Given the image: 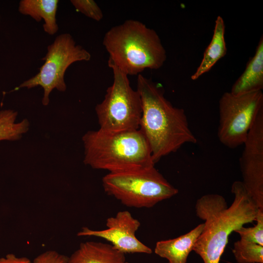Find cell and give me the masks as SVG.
I'll return each mask as SVG.
<instances>
[{"label": "cell", "instance_id": "cell-1", "mask_svg": "<svg viewBox=\"0 0 263 263\" xmlns=\"http://www.w3.org/2000/svg\"><path fill=\"white\" fill-rule=\"evenodd\" d=\"M231 191L234 197L230 207L218 194L204 195L196 202V215L205 222L193 251L204 263H220L230 234L256 221L260 210L242 181L234 182Z\"/></svg>", "mask_w": 263, "mask_h": 263}, {"label": "cell", "instance_id": "cell-2", "mask_svg": "<svg viewBox=\"0 0 263 263\" xmlns=\"http://www.w3.org/2000/svg\"><path fill=\"white\" fill-rule=\"evenodd\" d=\"M136 90L142 107L139 129L150 145L155 164L185 144L197 143L184 110L174 107L165 97L161 84L139 74Z\"/></svg>", "mask_w": 263, "mask_h": 263}, {"label": "cell", "instance_id": "cell-3", "mask_svg": "<svg viewBox=\"0 0 263 263\" xmlns=\"http://www.w3.org/2000/svg\"><path fill=\"white\" fill-rule=\"evenodd\" d=\"M84 163L92 168L116 173L153 167L150 145L141 131H89L82 137Z\"/></svg>", "mask_w": 263, "mask_h": 263}, {"label": "cell", "instance_id": "cell-4", "mask_svg": "<svg viewBox=\"0 0 263 263\" xmlns=\"http://www.w3.org/2000/svg\"><path fill=\"white\" fill-rule=\"evenodd\" d=\"M103 44L109 55L108 64L127 75H136L146 69H158L167 59L161 39L142 22L128 19L105 34Z\"/></svg>", "mask_w": 263, "mask_h": 263}, {"label": "cell", "instance_id": "cell-5", "mask_svg": "<svg viewBox=\"0 0 263 263\" xmlns=\"http://www.w3.org/2000/svg\"><path fill=\"white\" fill-rule=\"evenodd\" d=\"M104 191L129 207L150 208L177 194L154 166L128 171L108 173L102 178Z\"/></svg>", "mask_w": 263, "mask_h": 263}, {"label": "cell", "instance_id": "cell-6", "mask_svg": "<svg viewBox=\"0 0 263 263\" xmlns=\"http://www.w3.org/2000/svg\"><path fill=\"white\" fill-rule=\"evenodd\" d=\"M108 65L113 81L95 108L99 129L109 132L138 130L142 113L140 94L131 86L128 75L114 65Z\"/></svg>", "mask_w": 263, "mask_h": 263}, {"label": "cell", "instance_id": "cell-7", "mask_svg": "<svg viewBox=\"0 0 263 263\" xmlns=\"http://www.w3.org/2000/svg\"><path fill=\"white\" fill-rule=\"evenodd\" d=\"M91 58L90 53L76 44L70 34L59 35L48 46L47 53L42 58L44 63L39 68V72L24 81L15 90L41 86L43 89L42 103L47 106L49 103V96L52 90L56 89L62 92L66 91L64 75L68 67L75 62L88 61Z\"/></svg>", "mask_w": 263, "mask_h": 263}, {"label": "cell", "instance_id": "cell-8", "mask_svg": "<svg viewBox=\"0 0 263 263\" xmlns=\"http://www.w3.org/2000/svg\"><path fill=\"white\" fill-rule=\"evenodd\" d=\"M263 110L262 91L239 95L225 92L219 101L217 135L221 143L231 149L243 145Z\"/></svg>", "mask_w": 263, "mask_h": 263}, {"label": "cell", "instance_id": "cell-9", "mask_svg": "<svg viewBox=\"0 0 263 263\" xmlns=\"http://www.w3.org/2000/svg\"><path fill=\"white\" fill-rule=\"evenodd\" d=\"M239 159L243 183L258 208L263 211V110L244 142Z\"/></svg>", "mask_w": 263, "mask_h": 263}, {"label": "cell", "instance_id": "cell-10", "mask_svg": "<svg viewBox=\"0 0 263 263\" xmlns=\"http://www.w3.org/2000/svg\"><path fill=\"white\" fill-rule=\"evenodd\" d=\"M107 228L94 230L83 227L77 233L78 236H94L104 239L111 243L117 250L124 253L150 254L151 249L141 242L136 237L140 226V222L127 210L118 212L106 221Z\"/></svg>", "mask_w": 263, "mask_h": 263}, {"label": "cell", "instance_id": "cell-11", "mask_svg": "<svg viewBox=\"0 0 263 263\" xmlns=\"http://www.w3.org/2000/svg\"><path fill=\"white\" fill-rule=\"evenodd\" d=\"M200 224L188 232L177 238L158 241L154 252L169 263H186L188 257L203 228Z\"/></svg>", "mask_w": 263, "mask_h": 263}, {"label": "cell", "instance_id": "cell-12", "mask_svg": "<svg viewBox=\"0 0 263 263\" xmlns=\"http://www.w3.org/2000/svg\"><path fill=\"white\" fill-rule=\"evenodd\" d=\"M125 260V254L112 244L87 241L80 244L67 263H123Z\"/></svg>", "mask_w": 263, "mask_h": 263}, {"label": "cell", "instance_id": "cell-13", "mask_svg": "<svg viewBox=\"0 0 263 263\" xmlns=\"http://www.w3.org/2000/svg\"><path fill=\"white\" fill-rule=\"evenodd\" d=\"M263 89V37H261L254 55L232 86L230 93L239 95Z\"/></svg>", "mask_w": 263, "mask_h": 263}, {"label": "cell", "instance_id": "cell-14", "mask_svg": "<svg viewBox=\"0 0 263 263\" xmlns=\"http://www.w3.org/2000/svg\"><path fill=\"white\" fill-rule=\"evenodd\" d=\"M58 3L57 0H22L19 3V11L37 22L43 19L44 31L54 35L58 29L56 19Z\"/></svg>", "mask_w": 263, "mask_h": 263}, {"label": "cell", "instance_id": "cell-15", "mask_svg": "<svg viewBox=\"0 0 263 263\" xmlns=\"http://www.w3.org/2000/svg\"><path fill=\"white\" fill-rule=\"evenodd\" d=\"M225 28L223 18L218 16L215 22L211 40L204 53L199 66L191 76L192 80H196L202 75L208 72L219 59L226 54L227 48L225 39Z\"/></svg>", "mask_w": 263, "mask_h": 263}, {"label": "cell", "instance_id": "cell-16", "mask_svg": "<svg viewBox=\"0 0 263 263\" xmlns=\"http://www.w3.org/2000/svg\"><path fill=\"white\" fill-rule=\"evenodd\" d=\"M18 112L12 110L0 111V141H16L26 133L30 127L27 119L16 122Z\"/></svg>", "mask_w": 263, "mask_h": 263}, {"label": "cell", "instance_id": "cell-17", "mask_svg": "<svg viewBox=\"0 0 263 263\" xmlns=\"http://www.w3.org/2000/svg\"><path fill=\"white\" fill-rule=\"evenodd\" d=\"M232 253L238 263H263V245L240 239L234 243Z\"/></svg>", "mask_w": 263, "mask_h": 263}, {"label": "cell", "instance_id": "cell-18", "mask_svg": "<svg viewBox=\"0 0 263 263\" xmlns=\"http://www.w3.org/2000/svg\"><path fill=\"white\" fill-rule=\"evenodd\" d=\"M256 221L257 224L254 226H243L235 232L240 235L242 240L263 245V211H259Z\"/></svg>", "mask_w": 263, "mask_h": 263}, {"label": "cell", "instance_id": "cell-19", "mask_svg": "<svg viewBox=\"0 0 263 263\" xmlns=\"http://www.w3.org/2000/svg\"><path fill=\"white\" fill-rule=\"evenodd\" d=\"M71 2L77 11L94 20L99 21L103 18L101 9L93 0H72Z\"/></svg>", "mask_w": 263, "mask_h": 263}, {"label": "cell", "instance_id": "cell-20", "mask_svg": "<svg viewBox=\"0 0 263 263\" xmlns=\"http://www.w3.org/2000/svg\"><path fill=\"white\" fill-rule=\"evenodd\" d=\"M69 257L55 250H48L37 256L32 263H67Z\"/></svg>", "mask_w": 263, "mask_h": 263}, {"label": "cell", "instance_id": "cell-21", "mask_svg": "<svg viewBox=\"0 0 263 263\" xmlns=\"http://www.w3.org/2000/svg\"><path fill=\"white\" fill-rule=\"evenodd\" d=\"M0 263H32L26 257H18L13 253H9L0 258Z\"/></svg>", "mask_w": 263, "mask_h": 263}, {"label": "cell", "instance_id": "cell-22", "mask_svg": "<svg viewBox=\"0 0 263 263\" xmlns=\"http://www.w3.org/2000/svg\"><path fill=\"white\" fill-rule=\"evenodd\" d=\"M123 263H129L126 262H124Z\"/></svg>", "mask_w": 263, "mask_h": 263}]
</instances>
